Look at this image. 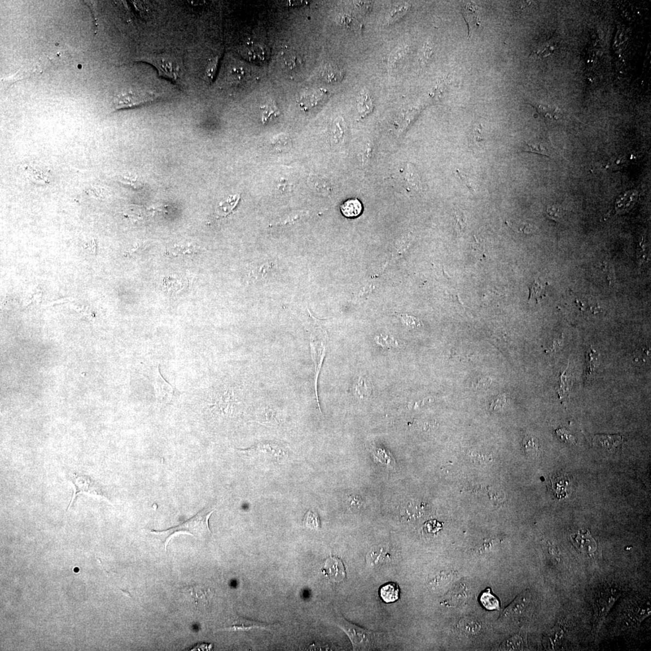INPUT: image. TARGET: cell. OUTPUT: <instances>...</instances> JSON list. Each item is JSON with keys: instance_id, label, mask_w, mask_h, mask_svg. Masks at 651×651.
<instances>
[{"instance_id": "cell-1", "label": "cell", "mask_w": 651, "mask_h": 651, "mask_svg": "<svg viewBox=\"0 0 651 651\" xmlns=\"http://www.w3.org/2000/svg\"><path fill=\"white\" fill-rule=\"evenodd\" d=\"M215 510L212 507L205 508L191 519L176 527L163 531L151 530L150 533L157 535L162 541L165 550L172 538L179 534L191 535L199 540L205 539L212 534L209 519Z\"/></svg>"}, {"instance_id": "cell-2", "label": "cell", "mask_w": 651, "mask_h": 651, "mask_svg": "<svg viewBox=\"0 0 651 651\" xmlns=\"http://www.w3.org/2000/svg\"><path fill=\"white\" fill-rule=\"evenodd\" d=\"M141 56V61L147 62L156 68L159 76L182 84L185 67L181 55L167 51L144 54Z\"/></svg>"}, {"instance_id": "cell-3", "label": "cell", "mask_w": 651, "mask_h": 651, "mask_svg": "<svg viewBox=\"0 0 651 651\" xmlns=\"http://www.w3.org/2000/svg\"><path fill=\"white\" fill-rule=\"evenodd\" d=\"M622 595L619 587L613 584H603L598 588L594 597V622L593 632L595 635L600 632L613 605Z\"/></svg>"}, {"instance_id": "cell-4", "label": "cell", "mask_w": 651, "mask_h": 651, "mask_svg": "<svg viewBox=\"0 0 651 651\" xmlns=\"http://www.w3.org/2000/svg\"><path fill=\"white\" fill-rule=\"evenodd\" d=\"M335 624L344 631L349 637L354 651L371 650L377 648L381 633L364 629L350 623L342 617L335 620Z\"/></svg>"}, {"instance_id": "cell-5", "label": "cell", "mask_w": 651, "mask_h": 651, "mask_svg": "<svg viewBox=\"0 0 651 651\" xmlns=\"http://www.w3.org/2000/svg\"><path fill=\"white\" fill-rule=\"evenodd\" d=\"M67 480H69V481L73 484L74 492L73 497H72L71 501L69 502L67 511L71 507L73 500L75 502L77 496L82 494V493L96 496V497H101L102 499L110 502V500L106 492L104 490L103 487L93 478L87 475L82 474L81 473L71 472L68 475Z\"/></svg>"}, {"instance_id": "cell-6", "label": "cell", "mask_w": 651, "mask_h": 651, "mask_svg": "<svg viewBox=\"0 0 651 651\" xmlns=\"http://www.w3.org/2000/svg\"><path fill=\"white\" fill-rule=\"evenodd\" d=\"M158 95L149 91H130L122 92L115 98L114 106L116 109L129 108L154 101Z\"/></svg>"}, {"instance_id": "cell-7", "label": "cell", "mask_w": 651, "mask_h": 651, "mask_svg": "<svg viewBox=\"0 0 651 651\" xmlns=\"http://www.w3.org/2000/svg\"><path fill=\"white\" fill-rule=\"evenodd\" d=\"M240 400L237 393L230 388L220 389L214 393L211 398V408L222 414H230Z\"/></svg>"}, {"instance_id": "cell-8", "label": "cell", "mask_w": 651, "mask_h": 651, "mask_svg": "<svg viewBox=\"0 0 651 651\" xmlns=\"http://www.w3.org/2000/svg\"><path fill=\"white\" fill-rule=\"evenodd\" d=\"M154 387L155 396L158 404L166 405L173 402L177 391L162 377L159 366L154 371Z\"/></svg>"}, {"instance_id": "cell-9", "label": "cell", "mask_w": 651, "mask_h": 651, "mask_svg": "<svg viewBox=\"0 0 651 651\" xmlns=\"http://www.w3.org/2000/svg\"><path fill=\"white\" fill-rule=\"evenodd\" d=\"M279 623L275 624H269V623L257 622V621L247 619L239 616H236L232 618L231 623L223 628H220L219 631H225V632H249V631L255 629H261L267 630L269 632H272L276 629Z\"/></svg>"}, {"instance_id": "cell-10", "label": "cell", "mask_w": 651, "mask_h": 651, "mask_svg": "<svg viewBox=\"0 0 651 651\" xmlns=\"http://www.w3.org/2000/svg\"><path fill=\"white\" fill-rule=\"evenodd\" d=\"M322 572L333 582H342L346 577L342 561L335 557H330L325 561Z\"/></svg>"}, {"instance_id": "cell-11", "label": "cell", "mask_w": 651, "mask_h": 651, "mask_svg": "<svg viewBox=\"0 0 651 651\" xmlns=\"http://www.w3.org/2000/svg\"><path fill=\"white\" fill-rule=\"evenodd\" d=\"M462 14L467 24L469 36L472 31L480 26L478 7L473 2H469L463 9Z\"/></svg>"}, {"instance_id": "cell-12", "label": "cell", "mask_w": 651, "mask_h": 651, "mask_svg": "<svg viewBox=\"0 0 651 651\" xmlns=\"http://www.w3.org/2000/svg\"><path fill=\"white\" fill-rule=\"evenodd\" d=\"M572 540L573 545L582 552L592 553L597 550V543L587 533L575 534L572 537Z\"/></svg>"}, {"instance_id": "cell-13", "label": "cell", "mask_w": 651, "mask_h": 651, "mask_svg": "<svg viewBox=\"0 0 651 651\" xmlns=\"http://www.w3.org/2000/svg\"><path fill=\"white\" fill-rule=\"evenodd\" d=\"M257 419L263 424L274 425L280 421L279 412L274 408L269 406H264L257 411Z\"/></svg>"}, {"instance_id": "cell-14", "label": "cell", "mask_w": 651, "mask_h": 651, "mask_svg": "<svg viewBox=\"0 0 651 651\" xmlns=\"http://www.w3.org/2000/svg\"><path fill=\"white\" fill-rule=\"evenodd\" d=\"M530 603V597L527 592L523 593L514 600L507 609L505 615L508 617H514L520 615L527 608Z\"/></svg>"}, {"instance_id": "cell-15", "label": "cell", "mask_w": 651, "mask_h": 651, "mask_svg": "<svg viewBox=\"0 0 651 651\" xmlns=\"http://www.w3.org/2000/svg\"><path fill=\"white\" fill-rule=\"evenodd\" d=\"M399 587L397 583L390 582L380 587L379 590L380 598L385 603L397 601L399 598Z\"/></svg>"}, {"instance_id": "cell-16", "label": "cell", "mask_w": 651, "mask_h": 651, "mask_svg": "<svg viewBox=\"0 0 651 651\" xmlns=\"http://www.w3.org/2000/svg\"><path fill=\"white\" fill-rule=\"evenodd\" d=\"M622 442V437L619 435H598L593 439L594 445L604 447L609 451L617 449Z\"/></svg>"}, {"instance_id": "cell-17", "label": "cell", "mask_w": 651, "mask_h": 651, "mask_svg": "<svg viewBox=\"0 0 651 651\" xmlns=\"http://www.w3.org/2000/svg\"><path fill=\"white\" fill-rule=\"evenodd\" d=\"M389 550L384 548H377L372 549L367 555V562L370 565L375 566L382 563L389 562L392 559Z\"/></svg>"}, {"instance_id": "cell-18", "label": "cell", "mask_w": 651, "mask_h": 651, "mask_svg": "<svg viewBox=\"0 0 651 651\" xmlns=\"http://www.w3.org/2000/svg\"><path fill=\"white\" fill-rule=\"evenodd\" d=\"M532 105L536 109L538 113L545 120L557 121L562 117V112L557 107L543 104H534Z\"/></svg>"}, {"instance_id": "cell-19", "label": "cell", "mask_w": 651, "mask_h": 651, "mask_svg": "<svg viewBox=\"0 0 651 651\" xmlns=\"http://www.w3.org/2000/svg\"><path fill=\"white\" fill-rule=\"evenodd\" d=\"M340 209L344 217L352 219L359 216L361 214L362 205L358 199H349L343 203Z\"/></svg>"}, {"instance_id": "cell-20", "label": "cell", "mask_w": 651, "mask_h": 651, "mask_svg": "<svg viewBox=\"0 0 651 651\" xmlns=\"http://www.w3.org/2000/svg\"><path fill=\"white\" fill-rule=\"evenodd\" d=\"M344 74L339 67L336 65H329L325 67L322 71V79L329 84H336L341 82L344 78Z\"/></svg>"}, {"instance_id": "cell-21", "label": "cell", "mask_w": 651, "mask_h": 651, "mask_svg": "<svg viewBox=\"0 0 651 651\" xmlns=\"http://www.w3.org/2000/svg\"><path fill=\"white\" fill-rule=\"evenodd\" d=\"M547 283L543 282L540 279L535 280L530 287L529 301L534 300L538 302L543 297L547 296Z\"/></svg>"}, {"instance_id": "cell-22", "label": "cell", "mask_w": 651, "mask_h": 651, "mask_svg": "<svg viewBox=\"0 0 651 651\" xmlns=\"http://www.w3.org/2000/svg\"><path fill=\"white\" fill-rule=\"evenodd\" d=\"M460 630L465 634L474 635L478 634L481 630V625L477 620L467 617L463 618L459 622Z\"/></svg>"}, {"instance_id": "cell-23", "label": "cell", "mask_w": 651, "mask_h": 651, "mask_svg": "<svg viewBox=\"0 0 651 651\" xmlns=\"http://www.w3.org/2000/svg\"><path fill=\"white\" fill-rule=\"evenodd\" d=\"M522 151L534 154H537L545 156H549L550 152L548 148L545 143L540 141H532L525 142L524 146L522 147Z\"/></svg>"}, {"instance_id": "cell-24", "label": "cell", "mask_w": 651, "mask_h": 651, "mask_svg": "<svg viewBox=\"0 0 651 651\" xmlns=\"http://www.w3.org/2000/svg\"><path fill=\"white\" fill-rule=\"evenodd\" d=\"M372 386L370 380L367 377H362L357 382L355 392L359 399L365 400L371 394Z\"/></svg>"}, {"instance_id": "cell-25", "label": "cell", "mask_w": 651, "mask_h": 651, "mask_svg": "<svg viewBox=\"0 0 651 651\" xmlns=\"http://www.w3.org/2000/svg\"><path fill=\"white\" fill-rule=\"evenodd\" d=\"M557 48V41L552 38L538 47L535 52L537 56L545 58L552 54Z\"/></svg>"}, {"instance_id": "cell-26", "label": "cell", "mask_w": 651, "mask_h": 651, "mask_svg": "<svg viewBox=\"0 0 651 651\" xmlns=\"http://www.w3.org/2000/svg\"><path fill=\"white\" fill-rule=\"evenodd\" d=\"M525 452L531 457H537L540 453L539 444L537 440L530 436H527L523 441Z\"/></svg>"}, {"instance_id": "cell-27", "label": "cell", "mask_w": 651, "mask_h": 651, "mask_svg": "<svg viewBox=\"0 0 651 651\" xmlns=\"http://www.w3.org/2000/svg\"><path fill=\"white\" fill-rule=\"evenodd\" d=\"M345 134L344 123L342 119L335 120L332 129V139L335 144H339L343 139Z\"/></svg>"}, {"instance_id": "cell-28", "label": "cell", "mask_w": 651, "mask_h": 651, "mask_svg": "<svg viewBox=\"0 0 651 651\" xmlns=\"http://www.w3.org/2000/svg\"><path fill=\"white\" fill-rule=\"evenodd\" d=\"M523 648V641L519 635H514L502 643L500 649L504 651H520Z\"/></svg>"}, {"instance_id": "cell-29", "label": "cell", "mask_w": 651, "mask_h": 651, "mask_svg": "<svg viewBox=\"0 0 651 651\" xmlns=\"http://www.w3.org/2000/svg\"><path fill=\"white\" fill-rule=\"evenodd\" d=\"M484 137L482 134V129L480 126L476 127L473 129L470 138V142L473 147L475 149L479 150L484 146Z\"/></svg>"}, {"instance_id": "cell-30", "label": "cell", "mask_w": 651, "mask_h": 651, "mask_svg": "<svg viewBox=\"0 0 651 651\" xmlns=\"http://www.w3.org/2000/svg\"><path fill=\"white\" fill-rule=\"evenodd\" d=\"M358 111L360 114L366 115L372 111L373 103L369 95L365 92L360 96L358 104Z\"/></svg>"}, {"instance_id": "cell-31", "label": "cell", "mask_w": 651, "mask_h": 651, "mask_svg": "<svg viewBox=\"0 0 651 651\" xmlns=\"http://www.w3.org/2000/svg\"><path fill=\"white\" fill-rule=\"evenodd\" d=\"M480 601L488 610H497L499 608V601L497 598L491 594L489 591L483 593L480 598Z\"/></svg>"}, {"instance_id": "cell-32", "label": "cell", "mask_w": 651, "mask_h": 651, "mask_svg": "<svg viewBox=\"0 0 651 651\" xmlns=\"http://www.w3.org/2000/svg\"><path fill=\"white\" fill-rule=\"evenodd\" d=\"M304 524L305 527L317 530L320 527V520L317 514L312 512H308L305 515Z\"/></svg>"}, {"instance_id": "cell-33", "label": "cell", "mask_w": 651, "mask_h": 651, "mask_svg": "<svg viewBox=\"0 0 651 651\" xmlns=\"http://www.w3.org/2000/svg\"><path fill=\"white\" fill-rule=\"evenodd\" d=\"M219 56L212 57L209 59L206 70V77L207 81L211 82L216 73L218 65H219Z\"/></svg>"}, {"instance_id": "cell-34", "label": "cell", "mask_w": 651, "mask_h": 651, "mask_svg": "<svg viewBox=\"0 0 651 651\" xmlns=\"http://www.w3.org/2000/svg\"><path fill=\"white\" fill-rule=\"evenodd\" d=\"M455 230L458 234L464 230L465 226V217L460 212H456L454 217Z\"/></svg>"}, {"instance_id": "cell-35", "label": "cell", "mask_w": 651, "mask_h": 651, "mask_svg": "<svg viewBox=\"0 0 651 651\" xmlns=\"http://www.w3.org/2000/svg\"><path fill=\"white\" fill-rule=\"evenodd\" d=\"M556 434L563 442L572 443V444L575 443L574 437L565 429H559L556 430Z\"/></svg>"}, {"instance_id": "cell-36", "label": "cell", "mask_w": 651, "mask_h": 651, "mask_svg": "<svg viewBox=\"0 0 651 651\" xmlns=\"http://www.w3.org/2000/svg\"><path fill=\"white\" fill-rule=\"evenodd\" d=\"M408 7L405 6L401 7L400 8L395 9L390 14L389 17H388V21L390 22L394 21L395 20L399 18L400 17L404 16V15L406 13Z\"/></svg>"}, {"instance_id": "cell-37", "label": "cell", "mask_w": 651, "mask_h": 651, "mask_svg": "<svg viewBox=\"0 0 651 651\" xmlns=\"http://www.w3.org/2000/svg\"><path fill=\"white\" fill-rule=\"evenodd\" d=\"M596 355H597V352H596L594 350H593L592 348H590L589 351L587 352V363L588 369L587 377H589V375H592L593 374V367L592 366V362L593 360L597 359V357L596 356Z\"/></svg>"}, {"instance_id": "cell-38", "label": "cell", "mask_w": 651, "mask_h": 651, "mask_svg": "<svg viewBox=\"0 0 651 651\" xmlns=\"http://www.w3.org/2000/svg\"><path fill=\"white\" fill-rule=\"evenodd\" d=\"M407 177L408 182H409L411 187L414 188H418L419 187V181L417 174L412 171L411 169L408 170Z\"/></svg>"}, {"instance_id": "cell-39", "label": "cell", "mask_w": 651, "mask_h": 651, "mask_svg": "<svg viewBox=\"0 0 651 651\" xmlns=\"http://www.w3.org/2000/svg\"><path fill=\"white\" fill-rule=\"evenodd\" d=\"M357 22L355 19L348 16H343L340 19V23L343 26H346L348 28H352V27H357Z\"/></svg>"}, {"instance_id": "cell-40", "label": "cell", "mask_w": 651, "mask_h": 651, "mask_svg": "<svg viewBox=\"0 0 651 651\" xmlns=\"http://www.w3.org/2000/svg\"><path fill=\"white\" fill-rule=\"evenodd\" d=\"M547 214L549 215V216L551 217L553 220H557L559 219L561 214H562V210L557 206H553L549 207L547 209Z\"/></svg>"}, {"instance_id": "cell-41", "label": "cell", "mask_w": 651, "mask_h": 651, "mask_svg": "<svg viewBox=\"0 0 651 651\" xmlns=\"http://www.w3.org/2000/svg\"><path fill=\"white\" fill-rule=\"evenodd\" d=\"M354 2L355 4L356 5V6L358 7V8L360 9V11H361L362 12H365V13H367V12H369L372 11L373 6L372 4L371 3V2H365V1H354Z\"/></svg>"}, {"instance_id": "cell-42", "label": "cell", "mask_w": 651, "mask_h": 651, "mask_svg": "<svg viewBox=\"0 0 651 651\" xmlns=\"http://www.w3.org/2000/svg\"><path fill=\"white\" fill-rule=\"evenodd\" d=\"M264 112L263 113V120H267L269 118L271 117L277 113V109L274 105H269V106L264 107Z\"/></svg>"}, {"instance_id": "cell-43", "label": "cell", "mask_w": 651, "mask_h": 651, "mask_svg": "<svg viewBox=\"0 0 651 651\" xmlns=\"http://www.w3.org/2000/svg\"><path fill=\"white\" fill-rule=\"evenodd\" d=\"M299 64V59L296 56H290L285 59V65L290 69H295Z\"/></svg>"}, {"instance_id": "cell-44", "label": "cell", "mask_w": 651, "mask_h": 651, "mask_svg": "<svg viewBox=\"0 0 651 651\" xmlns=\"http://www.w3.org/2000/svg\"><path fill=\"white\" fill-rule=\"evenodd\" d=\"M71 307L72 309L76 310V311L81 313V314L84 315L85 317H88L89 315H90V312H90L89 308L88 307L85 306V305H71Z\"/></svg>"}, {"instance_id": "cell-45", "label": "cell", "mask_w": 651, "mask_h": 651, "mask_svg": "<svg viewBox=\"0 0 651 651\" xmlns=\"http://www.w3.org/2000/svg\"><path fill=\"white\" fill-rule=\"evenodd\" d=\"M505 402H506V400H505V399H504V397H499V398H498L497 399L495 400V401L494 402V403L493 402V404H492V405H491V407H493V409L495 410V409H496V408H497V405H498V409H499V408H502L504 407V406H503L502 405L500 404H500H505Z\"/></svg>"}]
</instances>
